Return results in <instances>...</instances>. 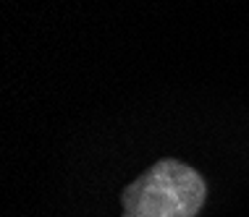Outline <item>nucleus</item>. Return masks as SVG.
<instances>
[{
    "label": "nucleus",
    "instance_id": "f257e3e1",
    "mask_svg": "<svg viewBox=\"0 0 249 217\" xmlns=\"http://www.w3.org/2000/svg\"><path fill=\"white\" fill-rule=\"evenodd\" d=\"M207 199V183L181 160H160L121 194V217H197Z\"/></svg>",
    "mask_w": 249,
    "mask_h": 217
}]
</instances>
